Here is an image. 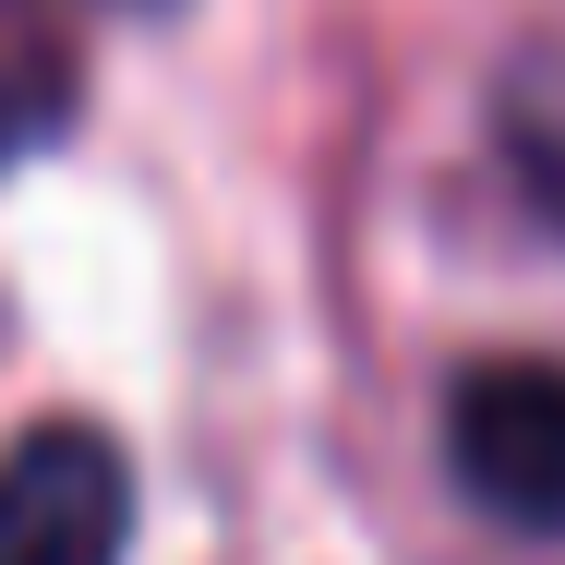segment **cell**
<instances>
[{
  "label": "cell",
  "mask_w": 565,
  "mask_h": 565,
  "mask_svg": "<svg viewBox=\"0 0 565 565\" xmlns=\"http://www.w3.org/2000/svg\"><path fill=\"white\" fill-rule=\"evenodd\" d=\"M132 554V457L97 422H49L0 457V565H120Z\"/></svg>",
  "instance_id": "2"
},
{
  "label": "cell",
  "mask_w": 565,
  "mask_h": 565,
  "mask_svg": "<svg viewBox=\"0 0 565 565\" xmlns=\"http://www.w3.org/2000/svg\"><path fill=\"white\" fill-rule=\"evenodd\" d=\"M132 12H145V0H132Z\"/></svg>",
  "instance_id": "4"
},
{
  "label": "cell",
  "mask_w": 565,
  "mask_h": 565,
  "mask_svg": "<svg viewBox=\"0 0 565 565\" xmlns=\"http://www.w3.org/2000/svg\"><path fill=\"white\" fill-rule=\"evenodd\" d=\"M61 120H73V85H61L49 61H0V169H12V157H36Z\"/></svg>",
  "instance_id": "3"
},
{
  "label": "cell",
  "mask_w": 565,
  "mask_h": 565,
  "mask_svg": "<svg viewBox=\"0 0 565 565\" xmlns=\"http://www.w3.org/2000/svg\"><path fill=\"white\" fill-rule=\"evenodd\" d=\"M446 469L469 505L565 530V361H469L446 385Z\"/></svg>",
  "instance_id": "1"
}]
</instances>
